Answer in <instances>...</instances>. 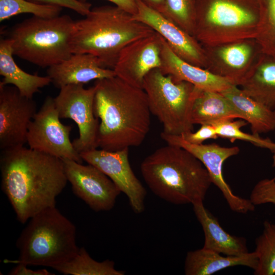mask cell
Returning <instances> with one entry per match:
<instances>
[{
	"mask_svg": "<svg viewBox=\"0 0 275 275\" xmlns=\"http://www.w3.org/2000/svg\"><path fill=\"white\" fill-rule=\"evenodd\" d=\"M1 187L22 224L56 207L68 180L61 158L24 146L1 151Z\"/></svg>",
	"mask_w": 275,
	"mask_h": 275,
	"instance_id": "6da1fadb",
	"label": "cell"
},
{
	"mask_svg": "<svg viewBox=\"0 0 275 275\" xmlns=\"http://www.w3.org/2000/svg\"><path fill=\"white\" fill-rule=\"evenodd\" d=\"M94 86V112L99 120L98 147L116 151L141 145L151 126L144 89L117 76L97 79Z\"/></svg>",
	"mask_w": 275,
	"mask_h": 275,
	"instance_id": "7a4b0ae2",
	"label": "cell"
},
{
	"mask_svg": "<svg viewBox=\"0 0 275 275\" xmlns=\"http://www.w3.org/2000/svg\"><path fill=\"white\" fill-rule=\"evenodd\" d=\"M141 172L153 193L175 205L204 201L212 183L207 169L194 155L179 146L168 144L142 161Z\"/></svg>",
	"mask_w": 275,
	"mask_h": 275,
	"instance_id": "3957f363",
	"label": "cell"
},
{
	"mask_svg": "<svg viewBox=\"0 0 275 275\" xmlns=\"http://www.w3.org/2000/svg\"><path fill=\"white\" fill-rule=\"evenodd\" d=\"M155 32L116 6L91 8L82 19L74 21L71 47L72 53H88L103 66L113 69L121 50L131 42Z\"/></svg>",
	"mask_w": 275,
	"mask_h": 275,
	"instance_id": "277c9868",
	"label": "cell"
},
{
	"mask_svg": "<svg viewBox=\"0 0 275 275\" xmlns=\"http://www.w3.org/2000/svg\"><path fill=\"white\" fill-rule=\"evenodd\" d=\"M28 221L16 241L18 259L7 262L52 267L77 253L76 227L56 206L40 212Z\"/></svg>",
	"mask_w": 275,
	"mask_h": 275,
	"instance_id": "5b68a950",
	"label": "cell"
},
{
	"mask_svg": "<svg viewBox=\"0 0 275 275\" xmlns=\"http://www.w3.org/2000/svg\"><path fill=\"white\" fill-rule=\"evenodd\" d=\"M262 20L260 0H197L194 36L202 45L256 38Z\"/></svg>",
	"mask_w": 275,
	"mask_h": 275,
	"instance_id": "8992f818",
	"label": "cell"
},
{
	"mask_svg": "<svg viewBox=\"0 0 275 275\" xmlns=\"http://www.w3.org/2000/svg\"><path fill=\"white\" fill-rule=\"evenodd\" d=\"M74 21L68 15L33 16L15 25L8 35L13 55L42 68L68 59Z\"/></svg>",
	"mask_w": 275,
	"mask_h": 275,
	"instance_id": "52a82bcc",
	"label": "cell"
},
{
	"mask_svg": "<svg viewBox=\"0 0 275 275\" xmlns=\"http://www.w3.org/2000/svg\"><path fill=\"white\" fill-rule=\"evenodd\" d=\"M143 89L151 113L162 124L163 132L181 135L192 131L191 109L200 89L187 81L174 79L159 68L146 75Z\"/></svg>",
	"mask_w": 275,
	"mask_h": 275,
	"instance_id": "ba28073f",
	"label": "cell"
},
{
	"mask_svg": "<svg viewBox=\"0 0 275 275\" xmlns=\"http://www.w3.org/2000/svg\"><path fill=\"white\" fill-rule=\"evenodd\" d=\"M95 87L85 88L73 84L60 89L54 98L60 119H70L77 125L79 136L72 142L76 151L81 153L97 149L99 120L94 112Z\"/></svg>",
	"mask_w": 275,
	"mask_h": 275,
	"instance_id": "9c48e42d",
	"label": "cell"
},
{
	"mask_svg": "<svg viewBox=\"0 0 275 275\" xmlns=\"http://www.w3.org/2000/svg\"><path fill=\"white\" fill-rule=\"evenodd\" d=\"M60 119L54 98L46 97L30 124L26 143L32 149L82 163L70 140L72 126L63 124Z\"/></svg>",
	"mask_w": 275,
	"mask_h": 275,
	"instance_id": "30bf717a",
	"label": "cell"
},
{
	"mask_svg": "<svg viewBox=\"0 0 275 275\" xmlns=\"http://www.w3.org/2000/svg\"><path fill=\"white\" fill-rule=\"evenodd\" d=\"M205 69L239 87L263 52L256 38L202 45Z\"/></svg>",
	"mask_w": 275,
	"mask_h": 275,
	"instance_id": "8fae6325",
	"label": "cell"
},
{
	"mask_svg": "<svg viewBox=\"0 0 275 275\" xmlns=\"http://www.w3.org/2000/svg\"><path fill=\"white\" fill-rule=\"evenodd\" d=\"M160 135L167 144L185 149L202 163L208 172L212 183L221 190L232 211L242 214L254 211L255 206L250 200L235 195L224 178L223 164L226 160L238 154L240 149L238 147H225L215 143L193 144L185 141L180 135L163 132Z\"/></svg>",
	"mask_w": 275,
	"mask_h": 275,
	"instance_id": "7c38bea8",
	"label": "cell"
},
{
	"mask_svg": "<svg viewBox=\"0 0 275 275\" xmlns=\"http://www.w3.org/2000/svg\"><path fill=\"white\" fill-rule=\"evenodd\" d=\"M73 194L95 212L109 211L121 193L114 183L95 166L62 159Z\"/></svg>",
	"mask_w": 275,
	"mask_h": 275,
	"instance_id": "4fadbf2b",
	"label": "cell"
},
{
	"mask_svg": "<svg viewBox=\"0 0 275 275\" xmlns=\"http://www.w3.org/2000/svg\"><path fill=\"white\" fill-rule=\"evenodd\" d=\"M37 112L33 98L22 95L13 86L0 83V149L24 146L30 124Z\"/></svg>",
	"mask_w": 275,
	"mask_h": 275,
	"instance_id": "5bb4252c",
	"label": "cell"
},
{
	"mask_svg": "<svg viewBox=\"0 0 275 275\" xmlns=\"http://www.w3.org/2000/svg\"><path fill=\"white\" fill-rule=\"evenodd\" d=\"M80 154L83 160L100 170L125 194L134 212H143L147 192L131 169L129 148L116 151L97 148Z\"/></svg>",
	"mask_w": 275,
	"mask_h": 275,
	"instance_id": "9a60e30c",
	"label": "cell"
},
{
	"mask_svg": "<svg viewBox=\"0 0 275 275\" xmlns=\"http://www.w3.org/2000/svg\"><path fill=\"white\" fill-rule=\"evenodd\" d=\"M138 11L133 18L150 26L163 38L174 52L182 60L205 69L206 59L202 45L160 12L140 0H135Z\"/></svg>",
	"mask_w": 275,
	"mask_h": 275,
	"instance_id": "2e32d148",
	"label": "cell"
},
{
	"mask_svg": "<svg viewBox=\"0 0 275 275\" xmlns=\"http://www.w3.org/2000/svg\"><path fill=\"white\" fill-rule=\"evenodd\" d=\"M161 37L155 32L134 41L120 52L113 70L116 76L140 88L146 75L161 65Z\"/></svg>",
	"mask_w": 275,
	"mask_h": 275,
	"instance_id": "e0dca14e",
	"label": "cell"
},
{
	"mask_svg": "<svg viewBox=\"0 0 275 275\" xmlns=\"http://www.w3.org/2000/svg\"><path fill=\"white\" fill-rule=\"evenodd\" d=\"M47 75L59 88L69 85H84L93 80L116 76L113 69L104 67L96 57L73 53L68 59L48 68Z\"/></svg>",
	"mask_w": 275,
	"mask_h": 275,
	"instance_id": "ac0fdd59",
	"label": "cell"
},
{
	"mask_svg": "<svg viewBox=\"0 0 275 275\" xmlns=\"http://www.w3.org/2000/svg\"><path fill=\"white\" fill-rule=\"evenodd\" d=\"M160 58L159 69L163 74L172 76L176 80L189 82L200 89L221 92L234 85L225 78L182 60L162 37Z\"/></svg>",
	"mask_w": 275,
	"mask_h": 275,
	"instance_id": "d6986e66",
	"label": "cell"
},
{
	"mask_svg": "<svg viewBox=\"0 0 275 275\" xmlns=\"http://www.w3.org/2000/svg\"><path fill=\"white\" fill-rule=\"evenodd\" d=\"M193 206L204 233L203 248L226 256H237L249 253L246 239L226 232L217 218L204 206L203 201L197 202Z\"/></svg>",
	"mask_w": 275,
	"mask_h": 275,
	"instance_id": "ffe728a7",
	"label": "cell"
},
{
	"mask_svg": "<svg viewBox=\"0 0 275 275\" xmlns=\"http://www.w3.org/2000/svg\"><path fill=\"white\" fill-rule=\"evenodd\" d=\"M239 87L247 95L274 110L275 56L262 52Z\"/></svg>",
	"mask_w": 275,
	"mask_h": 275,
	"instance_id": "44dd1931",
	"label": "cell"
},
{
	"mask_svg": "<svg viewBox=\"0 0 275 275\" xmlns=\"http://www.w3.org/2000/svg\"><path fill=\"white\" fill-rule=\"evenodd\" d=\"M257 258L255 252L241 256H223L216 252L203 248L187 252L184 263L186 275H211L235 266H244L256 269Z\"/></svg>",
	"mask_w": 275,
	"mask_h": 275,
	"instance_id": "7402d4cb",
	"label": "cell"
},
{
	"mask_svg": "<svg viewBox=\"0 0 275 275\" xmlns=\"http://www.w3.org/2000/svg\"><path fill=\"white\" fill-rule=\"evenodd\" d=\"M11 40L8 38L0 41V74L3 76L1 84L15 87L20 93L29 98L40 92V89L50 83L47 75L39 76L28 73L21 69L13 58Z\"/></svg>",
	"mask_w": 275,
	"mask_h": 275,
	"instance_id": "603a6c76",
	"label": "cell"
},
{
	"mask_svg": "<svg viewBox=\"0 0 275 275\" xmlns=\"http://www.w3.org/2000/svg\"><path fill=\"white\" fill-rule=\"evenodd\" d=\"M229 100L241 119L251 125L252 134H260L273 131L275 117L273 110L247 95L235 85L221 92Z\"/></svg>",
	"mask_w": 275,
	"mask_h": 275,
	"instance_id": "cb8c5ba5",
	"label": "cell"
},
{
	"mask_svg": "<svg viewBox=\"0 0 275 275\" xmlns=\"http://www.w3.org/2000/svg\"><path fill=\"white\" fill-rule=\"evenodd\" d=\"M235 118L241 117L222 92L200 89L191 109L193 125L211 124Z\"/></svg>",
	"mask_w": 275,
	"mask_h": 275,
	"instance_id": "d4e9b609",
	"label": "cell"
},
{
	"mask_svg": "<svg viewBox=\"0 0 275 275\" xmlns=\"http://www.w3.org/2000/svg\"><path fill=\"white\" fill-rule=\"evenodd\" d=\"M65 275H124L125 272L117 270L112 260L99 262L93 259L84 247L69 260L52 267Z\"/></svg>",
	"mask_w": 275,
	"mask_h": 275,
	"instance_id": "484cf974",
	"label": "cell"
},
{
	"mask_svg": "<svg viewBox=\"0 0 275 275\" xmlns=\"http://www.w3.org/2000/svg\"><path fill=\"white\" fill-rule=\"evenodd\" d=\"M255 253L257 265L255 275L275 274V224L268 221L263 223L262 233L255 240Z\"/></svg>",
	"mask_w": 275,
	"mask_h": 275,
	"instance_id": "4316f807",
	"label": "cell"
},
{
	"mask_svg": "<svg viewBox=\"0 0 275 275\" xmlns=\"http://www.w3.org/2000/svg\"><path fill=\"white\" fill-rule=\"evenodd\" d=\"M62 7L40 4L28 0H0V21L23 13L41 17L50 18L60 15Z\"/></svg>",
	"mask_w": 275,
	"mask_h": 275,
	"instance_id": "83f0119b",
	"label": "cell"
},
{
	"mask_svg": "<svg viewBox=\"0 0 275 275\" xmlns=\"http://www.w3.org/2000/svg\"><path fill=\"white\" fill-rule=\"evenodd\" d=\"M197 0H165L161 13L194 36Z\"/></svg>",
	"mask_w": 275,
	"mask_h": 275,
	"instance_id": "f1b7e54d",
	"label": "cell"
},
{
	"mask_svg": "<svg viewBox=\"0 0 275 275\" xmlns=\"http://www.w3.org/2000/svg\"><path fill=\"white\" fill-rule=\"evenodd\" d=\"M248 123L243 119L236 121L233 119H225L214 122L211 124L215 127L218 137L229 139L232 143L237 140L244 141L256 146L269 149L272 143L270 140L261 138L259 135L249 134L241 130Z\"/></svg>",
	"mask_w": 275,
	"mask_h": 275,
	"instance_id": "f546056e",
	"label": "cell"
},
{
	"mask_svg": "<svg viewBox=\"0 0 275 275\" xmlns=\"http://www.w3.org/2000/svg\"><path fill=\"white\" fill-rule=\"evenodd\" d=\"M263 20L256 38L263 52L275 56V0H260Z\"/></svg>",
	"mask_w": 275,
	"mask_h": 275,
	"instance_id": "4dcf8cb0",
	"label": "cell"
},
{
	"mask_svg": "<svg viewBox=\"0 0 275 275\" xmlns=\"http://www.w3.org/2000/svg\"><path fill=\"white\" fill-rule=\"evenodd\" d=\"M249 199L255 206L267 203L275 205L274 178H265L258 181L253 187Z\"/></svg>",
	"mask_w": 275,
	"mask_h": 275,
	"instance_id": "1f68e13d",
	"label": "cell"
},
{
	"mask_svg": "<svg viewBox=\"0 0 275 275\" xmlns=\"http://www.w3.org/2000/svg\"><path fill=\"white\" fill-rule=\"evenodd\" d=\"M44 5L57 6L71 9L80 15L86 16L91 9V4L82 0H28Z\"/></svg>",
	"mask_w": 275,
	"mask_h": 275,
	"instance_id": "d6a6232c",
	"label": "cell"
},
{
	"mask_svg": "<svg viewBox=\"0 0 275 275\" xmlns=\"http://www.w3.org/2000/svg\"><path fill=\"white\" fill-rule=\"evenodd\" d=\"M180 136L185 141L196 145L202 144L207 140L216 139L218 137L215 127L211 124L201 125L196 131H190Z\"/></svg>",
	"mask_w": 275,
	"mask_h": 275,
	"instance_id": "836d02e7",
	"label": "cell"
},
{
	"mask_svg": "<svg viewBox=\"0 0 275 275\" xmlns=\"http://www.w3.org/2000/svg\"><path fill=\"white\" fill-rule=\"evenodd\" d=\"M17 265L13 267L9 272L10 275H52V273L46 269L33 270L28 268L25 264L22 263L16 264Z\"/></svg>",
	"mask_w": 275,
	"mask_h": 275,
	"instance_id": "e575fe53",
	"label": "cell"
},
{
	"mask_svg": "<svg viewBox=\"0 0 275 275\" xmlns=\"http://www.w3.org/2000/svg\"><path fill=\"white\" fill-rule=\"evenodd\" d=\"M86 1V0H82ZM128 13L134 15L138 11L135 0H107Z\"/></svg>",
	"mask_w": 275,
	"mask_h": 275,
	"instance_id": "d590c367",
	"label": "cell"
},
{
	"mask_svg": "<svg viewBox=\"0 0 275 275\" xmlns=\"http://www.w3.org/2000/svg\"><path fill=\"white\" fill-rule=\"evenodd\" d=\"M147 6L162 13L164 7L165 0H140Z\"/></svg>",
	"mask_w": 275,
	"mask_h": 275,
	"instance_id": "8d00e7d4",
	"label": "cell"
},
{
	"mask_svg": "<svg viewBox=\"0 0 275 275\" xmlns=\"http://www.w3.org/2000/svg\"><path fill=\"white\" fill-rule=\"evenodd\" d=\"M269 150H270L272 153V167L275 168V143L272 142ZM273 178L275 180V176Z\"/></svg>",
	"mask_w": 275,
	"mask_h": 275,
	"instance_id": "74e56055",
	"label": "cell"
},
{
	"mask_svg": "<svg viewBox=\"0 0 275 275\" xmlns=\"http://www.w3.org/2000/svg\"><path fill=\"white\" fill-rule=\"evenodd\" d=\"M273 112H274V117H275V109L273 110ZM273 131H274V135H275V127H274V129Z\"/></svg>",
	"mask_w": 275,
	"mask_h": 275,
	"instance_id": "f35d334b",
	"label": "cell"
}]
</instances>
